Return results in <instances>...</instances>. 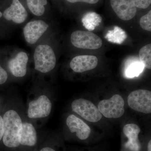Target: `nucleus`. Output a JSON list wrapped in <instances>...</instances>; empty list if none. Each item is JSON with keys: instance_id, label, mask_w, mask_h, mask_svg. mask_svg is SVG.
I'll return each instance as SVG.
<instances>
[{"instance_id": "9d476101", "label": "nucleus", "mask_w": 151, "mask_h": 151, "mask_svg": "<svg viewBox=\"0 0 151 151\" xmlns=\"http://www.w3.org/2000/svg\"><path fill=\"white\" fill-rule=\"evenodd\" d=\"M98 63V58L94 55H78L73 58L70 61V66L74 72L82 73L94 69Z\"/></svg>"}, {"instance_id": "393cba45", "label": "nucleus", "mask_w": 151, "mask_h": 151, "mask_svg": "<svg viewBox=\"0 0 151 151\" xmlns=\"http://www.w3.org/2000/svg\"><path fill=\"white\" fill-rule=\"evenodd\" d=\"M147 151H151V141H149L147 146Z\"/></svg>"}, {"instance_id": "20e7f679", "label": "nucleus", "mask_w": 151, "mask_h": 151, "mask_svg": "<svg viewBox=\"0 0 151 151\" xmlns=\"http://www.w3.org/2000/svg\"><path fill=\"white\" fill-rule=\"evenodd\" d=\"M125 102L119 94H114L110 99L100 101L98 108L102 115L108 119H118L124 115Z\"/></svg>"}, {"instance_id": "a878e982", "label": "nucleus", "mask_w": 151, "mask_h": 151, "mask_svg": "<svg viewBox=\"0 0 151 151\" xmlns=\"http://www.w3.org/2000/svg\"><path fill=\"white\" fill-rule=\"evenodd\" d=\"M3 14L2 13L0 12V18L2 16Z\"/></svg>"}, {"instance_id": "aec40b11", "label": "nucleus", "mask_w": 151, "mask_h": 151, "mask_svg": "<svg viewBox=\"0 0 151 151\" xmlns=\"http://www.w3.org/2000/svg\"><path fill=\"white\" fill-rule=\"evenodd\" d=\"M136 7L145 9L150 5L151 0H132Z\"/></svg>"}, {"instance_id": "ddd939ff", "label": "nucleus", "mask_w": 151, "mask_h": 151, "mask_svg": "<svg viewBox=\"0 0 151 151\" xmlns=\"http://www.w3.org/2000/svg\"><path fill=\"white\" fill-rule=\"evenodd\" d=\"M28 57L24 52H21L15 57L10 60L9 62L10 70L14 76L17 77H22L26 75L27 71Z\"/></svg>"}, {"instance_id": "b1692460", "label": "nucleus", "mask_w": 151, "mask_h": 151, "mask_svg": "<svg viewBox=\"0 0 151 151\" xmlns=\"http://www.w3.org/2000/svg\"><path fill=\"white\" fill-rule=\"evenodd\" d=\"M40 151H56L54 149L50 147H45L42 148V149H41Z\"/></svg>"}, {"instance_id": "4be33fe9", "label": "nucleus", "mask_w": 151, "mask_h": 151, "mask_svg": "<svg viewBox=\"0 0 151 151\" xmlns=\"http://www.w3.org/2000/svg\"><path fill=\"white\" fill-rule=\"evenodd\" d=\"M66 1L71 3L83 2L93 4L98 2L99 0H66Z\"/></svg>"}, {"instance_id": "f3484780", "label": "nucleus", "mask_w": 151, "mask_h": 151, "mask_svg": "<svg viewBox=\"0 0 151 151\" xmlns=\"http://www.w3.org/2000/svg\"><path fill=\"white\" fill-rule=\"evenodd\" d=\"M144 65L140 61H134L130 63L125 70V75L127 78H132L139 76L142 72Z\"/></svg>"}, {"instance_id": "f03ea898", "label": "nucleus", "mask_w": 151, "mask_h": 151, "mask_svg": "<svg viewBox=\"0 0 151 151\" xmlns=\"http://www.w3.org/2000/svg\"><path fill=\"white\" fill-rule=\"evenodd\" d=\"M35 68L42 73L52 70L56 65V59L52 48L47 45H40L35 48L34 54Z\"/></svg>"}, {"instance_id": "5701e85b", "label": "nucleus", "mask_w": 151, "mask_h": 151, "mask_svg": "<svg viewBox=\"0 0 151 151\" xmlns=\"http://www.w3.org/2000/svg\"><path fill=\"white\" fill-rule=\"evenodd\" d=\"M4 132V121L2 117L0 116V141L2 139Z\"/></svg>"}, {"instance_id": "9b49d317", "label": "nucleus", "mask_w": 151, "mask_h": 151, "mask_svg": "<svg viewBox=\"0 0 151 151\" xmlns=\"http://www.w3.org/2000/svg\"><path fill=\"white\" fill-rule=\"evenodd\" d=\"M66 125L71 133H76L77 137L82 140L89 138L91 133V129L87 124L73 115L68 117Z\"/></svg>"}, {"instance_id": "0eeeda50", "label": "nucleus", "mask_w": 151, "mask_h": 151, "mask_svg": "<svg viewBox=\"0 0 151 151\" xmlns=\"http://www.w3.org/2000/svg\"><path fill=\"white\" fill-rule=\"evenodd\" d=\"M51 109V103L48 97L45 95H41L37 100L30 102L28 116L30 119L45 118L49 115Z\"/></svg>"}, {"instance_id": "1a4fd4ad", "label": "nucleus", "mask_w": 151, "mask_h": 151, "mask_svg": "<svg viewBox=\"0 0 151 151\" xmlns=\"http://www.w3.org/2000/svg\"><path fill=\"white\" fill-rule=\"evenodd\" d=\"M110 3L117 16L123 20H130L136 15L137 7L132 0H110Z\"/></svg>"}, {"instance_id": "6e6552de", "label": "nucleus", "mask_w": 151, "mask_h": 151, "mask_svg": "<svg viewBox=\"0 0 151 151\" xmlns=\"http://www.w3.org/2000/svg\"><path fill=\"white\" fill-rule=\"evenodd\" d=\"M48 27V25L42 20H37L29 22L24 28L23 33L26 40L31 44L35 43Z\"/></svg>"}, {"instance_id": "423d86ee", "label": "nucleus", "mask_w": 151, "mask_h": 151, "mask_svg": "<svg viewBox=\"0 0 151 151\" xmlns=\"http://www.w3.org/2000/svg\"><path fill=\"white\" fill-rule=\"evenodd\" d=\"M128 103L134 111L145 114L151 113V92L145 89H138L130 93Z\"/></svg>"}, {"instance_id": "2eb2a0df", "label": "nucleus", "mask_w": 151, "mask_h": 151, "mask_svg": "<svg viewBox=\"0 0 151 151\" xmlns=\"http://www.w3.org/2000/svg\"><path fill=\"white\" fill-rule=\"evenodd\" d=\"M37 142V133L32 124L22 123L20 136V145L27 147H34Z\"/></svg>"}, {"instance_id": "4468645a", "label": "nucleus", "mask_w": 151, "mask_h": 151, "mask_svg": "<svg viewBox=\"0 0 151 151\" xmlns=\"http://www.w3.org/2000/svg\"><path fill=\"white\" fill-rule=\"evenodd\" d=\"M140 131V128L137 124H129L124 126L123 132L128 139L125 145L126 148L132 151L140 150L141 146L139 139V135Z\"/></svg>"}, {"instance_id": "a211bd4d", "label": "nucleus", "mask_w": 151, "mask_h": 151, "mask_svg": "<svg viewBox=\"0 0 151 151\" xmlns=\"http://www.w3.org/2000/svg\"><path fill=\"white\" fill-rule=\"evenodd\" d=\"M140 61L145 67L151 69V44L142 47L139 51Z\"/></svg>"}, {"instance_id": "6ab92c4d", "label": "nucleus", "mask_w": 151, "mask_h": 151, "mask_svg": "<svg viewBox=\"0 0 151 151\" xmlns=\"http://www.w3.org/2000/svg\"><path fill=\"white\" fill-rule=\"evenodd\" d=\"M139 24L141 27L148 31H151V11L142 17L140 20Z\"/></svg>"}, {"instance_id": "f8f14e48", "label": "nucleus", "mask_w": 151, "mask_h": 151, "mask_svg": "<svg viewBox=\"0 0 151 151\" xmlns=\"http://www.w3.org/2000/svg\"><path fill=\"white\" fill-rule=\"evenodd\" d=\"M4 17L8 21L16 24H21L27 18V11L19 0H13L10 6L6 9L3 13Z\"/></svg>"}, {"instance_id": "39448f33", "label": "nucleus", "mask_w": 151, "mask_h": 151, "mask_svg": "<svg viewBox=\"0 0 151 151\" xmlns=\"http://www.w3.org/2000/svg\"><path fill=\"white\" fill-rule=\"evenodd\" d=\"M72 111L88 122L96 123L102 118L98 108L91 101L84 99H76L71 104Z\"/></svg>"}, {"instance_id": "7ed1b4c3", "label": "nucleus", "mask_w": 151, "mask_h": 151, "mask_svg": "<svg viewBox=\"0 0 151 151\" xmlns=\"http://www.w3.org/2000/svg\"><path fill=\"white\" fill-rule=\"evenodd\" d=\"M70 41L73 46L84 49L97 50L103 45L102 39L94 33L77 30L71 34Z\"/></svg>"}, {"instance_id": "f257e3e1", "label": "nucleus", "mask_w": 151, "mask_h": 151, "mask_svg": "<svg viewBox=\"0 0 151 151\" xmlns=\"http://www.w3.org/2000/svg\"><path fill=\"white\" fill-rule=\"evenodd\" d=\"M4 132L3 142L9 148L18 147L20 145V136L22 123L20 117L16 111H7L3 118Z\"/></svg>"}, {"instance_id": "dca6fc26", "label": "nucleus", "mask_w": 151, "mask_h": 151, "mask_svg": "<svg viewBox=\"0 0 151 151\" xmlns=\"http://www.w3.org/2000/svg\"><path fill=\"white\" fill-rule=\"evenodd\" d=\"M29 10L37 16H41L44 14L47 0H26Z\"/></svg>"}, {"instance_id": "412c9836", "label": "nucleus", "mask_w": 151, "mask_h": 151, "mask_svg": "<svg viewBox=\"0 0 151 151\" xmlns=\"http://www.w3.org/2000/svg\"><path fill=\"white\" fill-rule=\"evenodd\" d=\"M7 78V73L0 65V84H4Z\"/></svg>"}]
</instances>
